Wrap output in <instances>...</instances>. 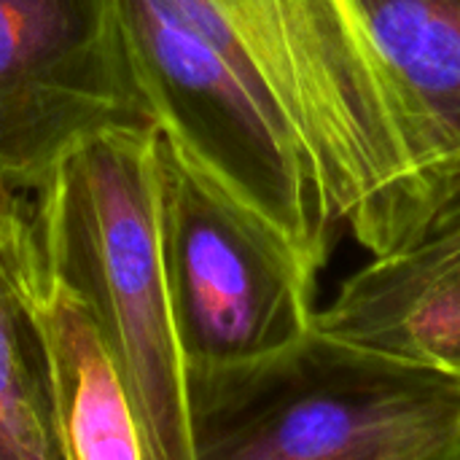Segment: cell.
I'll list each match as a JSON object with an SVG mask.
<instances>
[{
  "label": "cell",
  "mask_w": 460,
  "mask_h": 460,
  "mask_svg": "<svg viewBox=\"0 0 460 460\" xmlns=\"http://www.w3.org/2000/svg\"><path fill=\"white\" fill-rule=\"evenodd\" d=\"M458 377H460V375H458Z\"/></svg>",
  "instance_id": "11"
},
{
  "label": "cell",
  "mask_w": 460,
  "mask_h": 460,
  "mask_svg": "<svg viewBox=\"0 0 460 460\" xmlns=\"http://www.w3.org/2000/svg\"><path fill=\"white\" fill-rule=\"evenodd\" d=\"M119 16L137 92L167 148L234 213L321 275L337 226L213 0H119Z\"/></svg>",
  "instance_id": "3"
},
{
  "label": "cell",
  "mask_w": 460,
  "mask_h": 460,
  "mask_svg": "<svg viewBox=\"0 0 460 460\" xmlns=\"http://www.w3.org/2000/svg\"><path fill=\"white\" fill-rule=\"evenodd\" d=\"M27 213H30V202H24V197H19V189L0 181V226H8V224L24 218Z\"/></svg>",
  "instance_id": "10"
},
{
  "label": "cell",
  "mask_w": 460,
  "mask_h": 460,
  "mask_svg": "<svg viewBox=\"0 0 460 460\" xmlns=\"http://www.w3.org/2000/svg\"><path fill=\"white\" fill-rule=\"evenodd\" d=\"M32 194L40 267L92 315L132 399L148 458L194 460L189 369L162 264L159 132H100Z\"/></svg>",
  "instance_id": "1"
},
{
  "label": "cell",
  "mask_w": 460,
  "mask_h": 460,
  "mask_svg": "<svg viewBox=\"0 0 460 460\" xmlns=\"http://www.w3.org/2000/svg\"><path fill=\"white\" fill-rule=\"evenodd\" d=\"M38 307L54 364L62 460H151L132 399L92 315L43 267Z\"/></svg>",
  "instance_id": "7"
},
{
  "label": "cell",
  "mask_w": 460,
  "mask_h": 460,
  "mask_svg": "<svg viewBox=\"0 0 460 460\" xmlns=\"http://www.w3.org/2000/svg\"><path fill=\"white\" fill-rule=\"evenodd\" d=\"M194 460H460V377L313 326L240 364L191 367Z\"/></svg>",
  "instance_id": "2"
},
{
  "label": "cell",
  "mask_w": 460,
  "mask_h": 460,
  "mask_svg": "<svg viewBox=\"0 0 460 460\" xmlns=\"http://www.w3.org/2000/svg\"><path fill=\"white\" fill-rule=\"evenodd\" d=\"M315 326L342 340L460 372V156L426 226L350 275Z\"/></svg>",
  "instance_id": "6"
},
{
  "label": "cell",
  "mask_w": 460,
  "mask_h": 460,
  "mask_svg": "<svg viewBox=\"0 0 460 460\" xmlns=\"http://www.w3.org/2000/svg\"><path fill=\"white\" fill-rule=\"evenodd\" d=\"M30 213L0 226V460H62Z\"/></svg>",
  "instance_id": "8"
},
{
  "label": "cell",
  "mask_w": 460,
  "mask_h": 460,
  "mask_svg": "<svg viewBox=\"0 0 460 460\" xmlns=\"http://www.w3.org/2000/svg\"><path fill=\"white\" fill-rule=\"evenodd\" d=\"M380 49L460 151V0H361Z\"/></svg>",
  "instance_id": "9"
},
{
  "label": "cell",
  "mask_w": 460,
  "mask_h": 460,
  "mask_svg": "<svg viewBox=\"0 0 460 460\" xmlns=\"http://www.w3.org/2000/svg\"><path fill=\"white\" fill-rule=\"evenodd\" d=\"M159 232L186 369L253 361L315 326L318 275L218 199L162 137Z\"/></svg>",
  "instance_id": "4"
},
{
  "label": "cell",
  "mask_w": 460,
  "mask_h": 460,
  "mask_svg": "<svg viewBox=\"0 0 460 460\" xmlns=\"http://www.w3.org/2000/svg\"><path fill=\"white\" fill-rule=\"evenodd\" d=\"M119 0H0V181L35 191L84 140L148 129Z\"/></svg>",
  "instance_id": "5"
},
{
  "label": "cell",
  "mask_w": 460,
  "mask_h": 460,
  "mask_svg": "<svg viewBox=\"0 0 460 460\" xmlns=\"http://www.w3.org/2000/svg\"><path fill=\"white\" fill-rule=\"evenodd\" d=\"M458 375H460V372H458Z\"/></svg>",
  "instance_id": "12"
}]
</instances>
